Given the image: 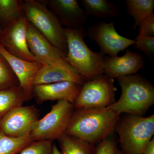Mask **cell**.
<instances>
[{"label": "cell", "mask_w": 154, "mask_h": 154, "mask_svg": "<svg viewBox=\"0 0 154 154\" xmlns=\"http://www.w3.org/2000/svg\"><path fill=\"white\" fill-rule=\"evenodd\" d=\"M82 86L70 82H63L33 86V95L38 103L48 100H66L74 104Z\"/></svg>", "instance_id": "cell-15"}, {"label": "cell", "mask_w": 154, "mask_h": 154, "mask_svg": "<svg viewBox=\"0 0 154 154\" xmlns=\"http://www.w3.org/2000/svg\"><path fill=\"white\" fill-rule=\"evenodd\" d=\"M31 135L20 137L8 136L0 131V154H17L33 141Z\"/></svg>", "instance_id": "cell-22"}, {"label": "cell", "mask_w": 154, "mask_h": 154, "mask_svg": "<svg viewBox=\"0 0 154 154\" xmlns=\"http://www.w3.org/2000/svg\"><path fill=\"white\" fill-rule=\"evenodd\" d=\"M0 55L11 66L17 77L19 87L27 95L33 97V79L43 65L37 61L24 60L12 55L1 43Z\"/></svg>", "instance_id": "cell-13"}, {"label": "cell", "mask_w": 154, "mask_h": 154, "mask_svg": "<svg viewBox=\"0 0 154 154\" xmlns=\"http://www.w3.org/2000/svg\"><path fill=\"white\" fill-rule=\"evenodd\" d=\"M67 44L65 60L85 81L104 75L105 54L92 51L86 45L85 28H64Z\"/></svg>", "instance_id": "cell-2"}, {"label": "cell", "mask_w": 154, "mask_h": 154, "mask_svg": "<svg viewBox=\"0 0 154 154\" xmlns=\"http://www.w3.org/2000/svg\"><path fill=\"white\" fill-rule=\"evenodd\" d=\"M115 129L123 154H142L154 134V114L143 117L128 114L119 118Z\"/></svg>", "instance_id": "cell-4"}, {"label": "cell", "mask_w": 154, "mask_h": 154, "mask_svg": "<svg viewBox=\"0 0 154 154\" xmlns=\"http://www.w3.org/2000/svg\"><path fill=\"white\" fill-rule=\"evenodd\" d=\"M27 38L28 48L36 61L43 65L72 67L65 60L66 54L53 45L29 22Z\"/></svg>", "instance_id": "cell-10"}, {"label": "cell", "mask_w": 154, "mask_h": 154, "mask_svg": "<svg viewBox=\"0 0 154 154\" xmlns=\"http://www.w3.org/2000/svg\"><path fill=\"white\" fill-rule=\"evenodd\" d=\"M114 79L106 75L86 81L74 103L75 109L109 107L116 102Z\"/></svg>", "instance_id": "cell-7"}, {"label": "cell", "mask_w": 154, "mask_h": 154, "mask_svg": "<svg viewBox=\"0 0 154 154\" xmlns=\"http://www.w3.org/2000/svg\"><path fill=\"white\" fill-rule=\"evenodd\" d=\"M82 2L88 16L105 18L119 15L118 9L106 0H83Z\"/></svg>", "instance_id": "cell-21"}, {"label": "cell", "mask_w": 154, "mask_h": 154, "mask_svg": "<svg viewBox=\"0 0 154 154\" xmlns=\"http://www.w3.org/2000/svg\"><path fill=\"white\" fill-rule=\"evenodd\" d=\"M143 57L137 52L126 49L120 57H106L104 63V74L111 79L135 74L143 67Z\"/></svg>", "instance_id": "cell-14"}, {"label": "cell", "mask_w": 154, "mask_h": 154, "mask_svg": "<svg viewBox=\"0 0 154 154\" xmlns=\"http://www.w3.org/2000/svg\"><path fill=\"white\" fill-rule=\"evenodd\" d=\"M57 140L61 154H96V146L78 138L64 134Z\"/></svg>", "instance_id": "cell-18"}, {"label": "cell", "mask_w": 154, "mask_h": 154, "mask_svg": "<svg viewBox=\"0 0 154 154\" xmlns=\"http://www.w3.org/2000/svg\"><path fill=\"white\" fill-rule=\"evenodd\" d=\"M118 149L115 140L110 136L101 142L96 146V154H116Z\"/></svg>", "instance_id": "cell-27"}, {"label": "cell", "mask_w": 154, "mask_h": 154, "mask_svg": "<svg viewBox=\"0 0 154 154\" xmlns=\"http://www.w3.org/2000/svg\"><path fill=\"white\" fill-rule=\"evenodd\" d=\"M52 140L33 141L21 151L19 154H52Z\"/></svg>", "instance_id": "cell-24"}, {"label": "cell", "mask_w": 154, "mask_h": 154, "mask_svg": "<svg viewBox=\"0 0 154 154\" xmlns=\"http://www.w3.org/2000/svg\"><path fill=\"white\" fill-rule=\"evenodd\" d=\"M2 29L0 27V36H1V34H2Z\"/></svg>", "instance_id": "cell-31"}, {"label": "cell", "mask_w": 154, "mask_h": 154, "mask_svg": "<svg viewBox=\"0 0 154 154\" xmlns=\"http://www.w3.org/2000/svg\"><path fill=\"white\" fill-rule=\"evenodd\" d=\"M134 47L141 51L147 57H152L154 53V36H147L136 40Z\"/></svg>", "instance_id": "cell-25"}, {"label": "cell", "mask_w": 154, "mask_h": 154, "mask_svg": "<svg viewBox=\"0 0 154 154\" xmlns=\"http://www.w3.org/2000/svg\"><path fill=\"white\" fill-rule=\"evenodd\" d=\"M25 16L23 1L0 0V27L2 25L5 28Z\"/></svg>", "instance_id": "cell-20"}, {"label": "cell", "mask_w": 154, "mask_h": 154, "mask_svg": "<svg viewBox=\"0 0 154 154\" xmlns=\"http://www.w3.org/2000/svg\"><path fill=\"white\" fill-rule=\"evenodd\" d=\"M74 104L59 100L41 119L30 133L33 141L57 140L65 133L74 111Z\"/></svg>", "instance_id": "cell-6"}, {"label": "cell", "mask_w": 154, "mask_h": 154, "mask_svg": "<svg viewBox=\"0 0 154 154\" xmlns=\"http://www.w3.org/2000/svg\"><path fill=\"white\" fill-rule=\"evenodd\" d=\"M142 154H154V138L153 137L144 150Z\"/></svg>", "instance_id": "cell-28"}, {"label": "cell", "mask_w": 154, "mask_h": 154, "mask_svg": "<svg viewBox=\"0 0 154 154\" xmlns=\"http://www.w3.org/2000/svg\"><path fill=\"white\" fill-rule=\"evenodd\" d=\"M32 97L25 94L19 86L0 89V120L9 111L22 106Z\"/></svg>", "instance_id": "cell-17"}, {"label": "cell", "mask_w": 154, "mask_h": 154, "mask_svg": "<svg viewBox=\"0 0 154 154\" xmlns=\"http://www.w3.org/2000/svg\"><path fill=\"white\" fill-rule=\"evenodd\" d=\"M128 14L134 19L133 28L136 30L144 20L153 14L154 0H127Z\"/></svg>", "instance_id": "cell-19"}, {"label": "cell", "mask_w": 154, "mask_h": 154, "mask_svg": "<svg viewBox=\"0 0 154 154\" xmlns=\"http://www.w3.org/2000/svg\"><path fill=\"white\" fill-rule=\"evenodd\" d=\"M47 2L48 0L23 1L25 17L51 43L66 54L67 44L64 29L48 8Z\"/></svg>", "instance_id": "cell-5"}, {"label": "cell", "mask_w": 154, "mask_h": 154, "mask_svg": "<svg viewBox=\"0 0 154 154\" xmlns=\"http://www.w3.org/2000/svg\"><path fill=\"white\" fill-rule=\"evenodd\" d=\"M52 154H61L60 151H59V150L57 148L55 144L53 145Z\"/></svg>", "instance_id": "cell-29"}, {"label": "cell", "mask_w": 154, "mask_h": 154, "mask_svg": "<svg viewBox=\"0 0 154 154\" xmlns=\"http://www.w3.org/2000/svg\"><path fill=\"white\" fill-rule=\"evenodd\" d=\"M38 113L34 106L15 107L0 120V131L14 137L30 134L39 119Z\"/></svg>", "instance_id": "cell-8"}, {"label": "cell", "mask_w": 154, "mask_h": 154, "mask_svg": "<svg viewBox=\"0 0 154 154\" xmlns=\"http://www.w3.org/2000/svg\"><path fill=\"white\" fill-rule=\"evenodd\" d=\"M116 154H123L122 153V152L121 151L119 150L118 149L117 150V152H116Z\"/></svg>", "instance_id": "cell-30"}, {"label": "cell", "mask_w": 154, "mask_h": 154, "mask_svg": "<svg viewBox=\"0 0 154 154\" xmlns=\"http://www.w3.org/2000/svg\"><path fill=\"white\" fill-rule=\"evenodd\" d=\"M88 36L97 43L101 52L110 57L117 56L120 51L135 43V39H131L119 35L116 30L114 23L102 22L90 26Z\"/></svg>", "instance_id": "cell-9"}, {"label": "cell", "mask_w": 154, "mask_h": 154, "mask_svg": "<svg viewBox=\"0 0 154 154\" xmlns=\"http://www.w3.org/2000/svg\"><path fill=\"white\" fill-rule=\"evenodd\" d=\"M48 8L66 28H84L88 15L76 0H48Z\"/></svg>", "instance_id": "cell-12"}, {"label": "cell", "mask_w": 154, "mask_h": 154, "mask_svg": "<svg viewBox=\"0 0 154 154\" xmlns=\"http://www.w3.org/2000/svg\"><path fill=\"white\" fill-rule=\"evenodd\" d=\"M120 116L107 107L75 109L65 134L96 146L111 134Z\"/></svg>", "instance_id": "cell-1"}, {"label": "cell", "mask_w": 154, "mask_h": 154, "mask_svg": "<svg viewBox=\"0 0 154 154\" xmlns=\"http://www.w3.org/2000/svg\"><path fill=\"white\" fill-rule=\"evenodd\" d=\"M63 82H72L82 86L86 81L73 68L43 65L34 77L33 85V86Z\"/></svg>", "instance_id": "cell-16"}, {"label": "cell", "mask_w": 154, "mask_h": 154, "mask_svg": "<svg viewBox=\"0 0 154 154\" xmlns=\"http://www.w3.org/2000/svg\"><path fill=\"white\" fill-rule=\"evenodd\" d=\"M121 88L118 101L108 108L117 114L126 113L142 116L154 104V87L137 74L116 79Z\"/></svg>", "instance_id": "cell-3"}, {"label": "cell", "mask_w": 154, "mask_h": 154, "mask_svg": "<svg viewBox=\"0 0 154 154\" xmlns=\"http://www.w3.org/2000/svg\"><path fill=\"white\" fill-rule=\"evenodd\" d=\"M139 27L138 34L135 40L147 36H154V14L146 18Z\"/></svg>", "instance_id": "cell-26"}, {"label": "cell", "mask_w": 154, "mask_h": 154, "mask_svg": "<svg viewBox=\"0 0 154 154\" xmlns=\"http://www.w3.org/2000/svg\"><path fill=\"white\" fill-rule=\"evenodd\" d=\"M28 23L25 16L6 26L2 29L0 43L12 55L28 61L36 62L27 42Z\"/></svg>", "instance_id": "cell-11"}, {"label": "cell", "mask_w": 154, "mask_h": 154, "mask_svg": "<svg viewBox=\"0 0 154 154\" xmlns=\"http://www.w3.org/2000/svg\"><path fill=\"white\" fill-rule=\"evenodd\" d=\"M19 86L17 76L5 59L0 55V89Z\"/></svg>", "instance_id": "cell-23"}]
</instances>
